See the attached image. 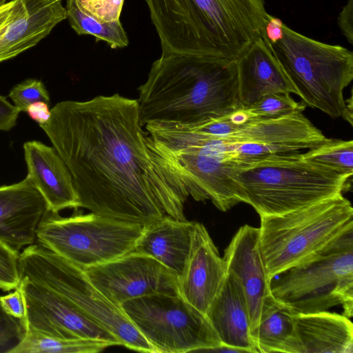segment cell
<instances>
[{
  "mask_svg": "<svg viewBox=\"0 0 353 353\" xmlns=\"http://www.w3.org/2000/svg\"><path fill=\"white\" fill-rule=\"evenodd\" d=\"M121 307L155 353L206 352L221 344L208 317L178 292L138 297Z\"/></svg>",
  "mask_w": 353,
  "mask_h": 353,
  "instance_id": "11",
  "label": "cell"
},
{
  "mask_svg": "<svg viewBox=\"0 0 353 353\" xmlns=\"http://www.w3.org/2000/svg\"><path fill=\"white\" fill-rule=\"evenodd\" d=\"M206 352H221V353H223H223H227V352L243 353V352H244L243 350H241L240 349H238V348H236L234 347H231V346H228V345H226L224 344H221L219 346H216L215 347H213L212 349L207 350Z\"/></svg>",
  "mask_w": 353,
  "mask_h": 353,
  "instance_id": "39",
  "label": "cell"
},
{
  "mask_svg": "<svg viewBox=\"0 0 353 353\" xmlns=\"http://www.w3.org/2000/svg\"><path fill=\"white\" fill-rule=\"evenodd\" d=\"M4 310L12 316L26 323V310L23 294L19 288L6 295L0 296Z\"/></svg>",
  "mask_w": 353,
  "mask_h": 353,
  "instance_id": "33",
  "label": "cell"
},
{
  "mask_svg": "<svg viewBox=\"0 0 353 353\" xmlns=\"http://www.w3.org/2000/svg\"><path fill=\"white\" fill-rule=\"evenodd\" d=\"M161 55L236 61L265 33L264 0H145Z\"/></svg>",
  "mask_w": 353,
  "mask_h": 353,
  "instance_id": "3",
  "label": "cell"
},
{
  "mask_svg": "<svg viewBox=\"0 0 353 353\" xmlns=\"http://www.w3.org/2000/svg\"><path fill=\"white\" fill-rule=\"evenodd\" d=\"M23 6L22 0H11L0 8V30L15 17Z\"/></svg>",
  "mask_w": 353,
  "mask_h": 353,
  "instance_id": "37",
  "label": "cell"
},
{
  "mask_svg": "<svg viewBox=\"0 0 353 353\" xmlns=\"http://www.w3.org/2000/svg\"><path fill=\"white\" fill-rule=\"evenodd\" d=\"M83 270L90 282L119 307L143 296L178 292L173 272L154 258L134 251Z\"/></svg>",
  "mask_w": 353,
  "mask_h": 353,
  "instance_id": "12",
  "label": "cell"
},
{
  "mask_svg": "<svg viewBox=\"0 0 353 353\" xmlns=\"http://www.w3.org/2000/svg\"><path fill=\"white\" fill-rule=\"evenodd\" d=\"M306 105L297 103L290 94H272L261 97L252 105L243 107L252 119H274L303 112Z\"/></svg>",
  "mask_w": 353,
  "mask_h": 353,
  "instance_id": "28",
  "label": "cell"
},
{
  "mask_svg": "<svg viewBox=\"0 0 353 353\" xmlns=\"http://www.w3.org/2000/svg\"><path fill=\"white\" fill-rule=\"evenodd\" d=\"M28 176L54 213L79 208L72 175L56 150L37 141L23 144Z\"/></svg>",
  "mask_w": 353,
  "mask_h": 353,
  "instance_id": "19",
  "label": "cell"
},
{
  "mask_svg": "<svg viewBox=\"0 0 353 353\" xmlns=\"http://www.w3.org/2000/svg\"><path fill=\"white\" fill-rule=\"evenodd\" d=\"M48 105L43 101L36 102L30 105L26 112L39 125H43L49 120L51 115Z\"/></svg>",
  "mask_w": 353,
  "mask_h": 353,
  "instance_id": "36",
  "label": "cell"
},
{
  "mask_svg": "<svg viewBox=\"0 0 353 353\" xmlns=\"http://www.w3.org/2000/svg\"><path fill=\"white\" fill-rule=\"evenodd\" d=\"M17 288L25 301L26 326L52 336L97 339L121 345L114 335L52 290L25 278Z\"/></svg>",
  "mask_w": 353,
  "mask_h": 353,
  "instance_id": "14",
  "label": "cell"
},
{
  "mask_svg": "<svg viewBox=\"0 0 353 353\" xmlns=\"http://www.w3.org/2000/svg\"><path fill=\"white\" fill-rule=\"evenodd\" d=\"M227 271L240 281L247 299L251 335L260 321L263 307L272 298L270 280L259 246V228L241 226L225 249L223 257Z\"/></svg>",
  "mask_w": 353,
  "mask_h": 353,
  "instance_id": "16",
  "label": "cell"
},
{
  "mask_svg": "<svg viewBox=\"0 0 353 353\" xmlns=\"http://www.w3.org/2000/svg\"><path fill=\"white\" fill-rule=\"evenodd\" d=\"M23 6L0 30V63L36 46L67 18L61 0H22Z\"/></svg>",
  "mask_w": 353,
  "mask_h": 353,
  "instance_id": "20",
  "label": "cell"
},
{
  "mask_svg": "<svg viewBox=\"0 0 353 353\" xmlns=\"http://www.w3.org/2000/svg\"><path fill=\"white\" fill-rule=\"evenodd\" d=\"M50 112L39 126L72 175L79 208L143 224L186 220L189 194L150 147L137 99L99 95L59 102Z\"/></svg>",
  "mask_w": 353,
  "mask_h": 353,
  "instance_id": "1",
  "label": "cell"
},
{
  "mask_svg": "<svg viewBox=\"0 0 353 353\" xmlns=\"http://www.w3.org/2000/svg\"><path fill=\"white\" fill-rule=\"evenodd\" d=\"M48 210L28 175L18 183L0 186V242L17 253L35 243L37 229Z\"/></svg>",
  "mask_w": 353,
  "mask_h": 353,
  "instance_id": "17",
  "label": "cell"
},
{
  "mask_svg": "<svg viewBox=\"0 0 353 353\" xmlns=\"http://www.w3.org/2000/svg\"><path fill=\"white\" fill-rule=\"evenodd\" d=\"M26 324L10 315L0 301V348L8 352L23 337Z\"/></svg>",
  "mask_w": 353,
  "mask_h": 353,
  "instance_id": "32",
  "label": "cell"
},
{
  "mask_svg": "<svg viewBox=\"0 0 353 353\" xmlns=\"http://www.w3.org/2000/svg\"><path fill=\"white\" fill-rule=\"evenodd\" d=\"M260 218L259 246L270 281L310 259L353 228V208L343 194L290 212Z\"/></svg>",
  "mask_w": 353,
  "mask_h": 353,
  "instance_id": "6",
  "label": "cell"
},
{
  "mask_svg": "<svg viewBox=\"0 0 353 353\" xmlns=\"http://www.w3.org/2000/svg\"><path fill=\"white\" fill-rule=\"evenodd\" d=\"M139 121L192 125L241 108L236 61L194 55H161L138 88Z\"/></svg>",
  "mask_w": 353,
  "mask_h": 353,
  "instance_id": "2",
  "label": "cell"
},
{
  "mask_svg": "<svg viewBox=\"0 0 353 353\" xmlns=\"http://www.w3.org/2000/svg\"><path fill=\"white\" fill-rule=\"evenodd\" d=\"M144 225L94 212L61 217L48 210L36 242L85 269L134 251Z\"/></svg>",
  "mask_w": 353,
  "mask_h": 353,
  "instance_id": "10",
  "label": "cell"
},
{
  "mask_svg": "<svg viewBox=\"0 0 353 353\" xmlns=\"http://www.w3.org/2000/svg\"><path fill=\"white\" fill-rule=\"evenodd\" d=\"M350 179L307 161L297 152L241 161L234 174L241 202L260 216L285 214L343 194Z\"/></svg>",
  "mask_w": 353,
  "mask_h": 353,
  "instance_id": "4",
  "label": "cell"
},
{
  "mask_svg": "<svg viewBox=\"0 0 353 353\" xmlns=\"http://www.w3.org/2000/svg\"><path fill=\"white\" fill-rule=\"evenodd\" d=\"M283 26V23L280 19L269 14L265 27V36L271 43H274L282 38Z\"/></svg>",
  "mask_w": 353,
  "mask_h": 353,
  "instance_id": "38",
  "label": "cell"
},
{
  "mask_svg": "<svg viewBox=\"0 0 353 353\" xmlns=\"http://www.w3.org/2000/svg\"><path fill=\"white\" fill-rule=\"evenodd\" d=\"M112 345L91 339H63L49 336L26 326L21 340L8 353H96Z\"/></svg>",
  "mask_w": 353,
  "mask_h": 353,
  "instance_id": "25",
  "label": "cell"
},
{
  "mask_svg": "<svg viewBox=\"0 0 353 353\" xmlns=\"http://www.w3.org/2000/svg\"><path fill=\"white\" fill-rule=\"evenodd\" d=\"M299 353H352L353 325L343 314L322 311L294 314Z\"/></svg>",
  "mask_w": 353,
  "mask_h": 353,
  "instance_id": "23",
  "label": "cell"
},
{
  "mask_svg": "<svg viewBox=\"0 0 353 353\" xmlns=\"http://www.w3.org/2000/svg\"><path fill=\"white\" fill-rule=\"evenodd\" d=\"M236 64L241 107L272 94L297 95L265 33L236 60Z\"/></svg>",
  "mask_w": 353,
  "mask_h": 353,
  "instance_id": "18",
  "label": "cell"
},
{
  "mask_svg": "<svg viewBox=\"0 0 353 353\" xmlns=\"http://www.w3.org/2000/svg\"><path fill=\"white\" fill-rule=\"evenodd\" d=\"M346 110L343 119L347 121L350 125H352V97L345 101Z\"/></svg>",
  "mask_w": 353,
  "mask_h": 353,
  "instance_id": "40",
  "label": "cell"
},
{
  "mask_svg": "<svg viewBox=\"0 0 353 353\" xmlns=\"http://www.w3.org/2000/svg\"><path fill=\"white\" fill-rule=\"evenodd\" d=\"M20 111L8 99L0 95V130L8 131L17 123Z\"/></svg>",
  "mask_w": 353,
  "mask_h": 353,
  "instance_id": "34",
  "label": "cell"
},
{
  "mask_svg": "<svg viewBox=\"0 0 353 353\" xmlns=\"http://www.w3.org/2000/svg\"><path fill=\"white\" fill-rule=\"evenodd\" d=\"M19 253L0 242V290L3 292L11 291L19 285Z\"/></svg>",
  "mask_w": 353,
  "mask_h": 353,
  "instance_id": "31",
  "label": "cell"
},
{
  "mask_svg": "<svg viewBox=\"0 0 353 353\" xmlns=\"http://www.w3.org/2000/svg\"><path fill=\"white\" fill-rule=\"evenodd\" d=\"M8 97L20 112H26L28 107L36 102L43 101L49 104L50 96L42 81L26 79L14 86Z\"/></svg>",
  "mask_w": 353,
  "mask_h": 353,
  "instance_id": "29",
  "label": "cell"
},
{
  "mask_svg": "<svg viewBox=\"0 0 353 353\" xmlns=\"http://www.w3.org/2000/svg\"><path fill=\"white\" fill-rule=\"evenodd\" d=\"M225 138L232 143L238 163L271 154L310 149L328 139L302 112L274 119H251Z\"/></svg>",
  "mask_w": 353,
  "mask_h": 353,
  "instance_id": "13",
  "label": "cell"
},
{
  "mask_svg": "<svg viewBox=\"0 0 353 353\" xmlns=\"http://www.w3.org/2000/svg\"><path fill=\"white\" fill-rule=\"evenodd\" d=\"M221 344L244 352H257L251 335L247 299L239 279L230 272L206 314Z\"/></svg>",
  "mask_w": 353,
  "mask_h": 353,
  "instance_id": "21",
  "label": "cell"
},
{
  "mask_svg": "<svg viewBox=\"0 0 353 353\" xmlns=\"http://www.w3.org/2000/svg\"><path fill=\"white\" fill-rule=\"evenodd\" d=\"M271 44L303 102L332 118H343V91L353 79L352 52L309 38L285 23L282 38Z\"/></svg>",
  "mask_w": 353,
  "mask_h": 353,
  "instance_id": "8",
  "label": "cell"
},
{
  "mask_svg": "<svg viewBox=\"0 0 353 353\" xmlns=\"http://www.w3.org/2000/svg\"><path fill=\"white\" fill-rule=\"evenodd\" d=\"M66 16L72 28L79 35L90 34L96 41H105L111 48L128 46V37L120 20L101 22L83 12L75 0H67Z\"/></svg>",
  "mask_w": 353,
  "mask_h": 353,
  "instance_id": "26",
  "label": "cell"
},
{
  "mask_svg": "<svg viewBox=\"0 0 353 353\" xmlns=\"http://www.w3.org/2000/svg\"><path fill=\"white\" fill-rule=\"evenodd\" d=\"M144 127L150 147L179 177L189 196L197 201L210 199L223 212L241 202L234 180L238 163L225 138L174 123H151Z\"/></svg>",
  "mask_w": 353,
  "mask_h": 353,
  "instance_id": "5",
  "label": "cell"
},
{
  "mask_svg": "<svg viewBox=\"0 0 353 353\" xmlns=\"http://www.w3.org/2000/svg\"><path fill=\"white\" fill-rule=\"evenodd\" d=\"M227 267L205 227L194 222L189 256L177 278L178 293L206 316L227 275Z\"/></svg>",
  "mask_w": 353,
  "mask_h": 353,
  "instance_id": "15",
  "label": "cell"
},
{
  "mask_svg": "<svg viewBox=\"0 0 353 353\" xmlns=\"http://www.w3.org/2000/svg\"><path fill=\"white\" fill-rule=\"evenodd\" d=\"M294 314L273 297L266 302L252 333L257 352L299 353Z\"/></svg>",
  "mask_w": 353,
  "mask_h": 353,
  "instance_id": "24",
  "label": "cell"
},
{
  "mask_svg": "<svg viewBox=\"0 0 353 353\" xmlns=\"http://www.w3.org/2000/svg\"><path fill=\"white\" fill-rule=\"evenodd\" d=\"M20 278L27 279L60 294L103 327L120 345L138 352L155 353L126 316L88 279L83 268L39 243L19 253Z\"/></svg>",
  "mask_w": 353,
  "mask_h": 353,
  "instance_id": "9",
  "label": "cell"
},
{
  "mask_svg": "<svg viewBox=\"0 0 353 353\" xmlns=\"http://www.w3.org/2000/svg\"><path fill=\"white\" fill-rule=\"evenodd\" d=\"M352 19L353 0H348L339 14L337 23L342 34L351 44L353 43Z\"/></svg>",
  "mask_w": 353,
  "mask_h": 353,
  "instance_id": "35",
  "label": "cell"
},
{
  "mask_svg": "<svg viewBox=\"0 0 353 353\" xmlns=\"http://www.w3.org/2000/svg\"><path fill=\"white\" fill-rule=\"evenodd\" d=\"M194 223L168 215L146 223L134 251L154 258L178 278L189 256Z\"/></svg>",
  "mask_w": 353,
  "mask_h": 353,
  "instance_id": "22",
  "label": "cell"
},
{
  "mask_svg": "<svg viewBox=\"0 0 353 353\" xmlns=\"http://www.w3.org/2000/svg\"><path fill=\"white\" fill-rule=\"evenodd\" d=\"M273 299L293 314H307L341 305L353 314V228L345 231L310 259L270 281Z\"/></svg>",
  "mask_w": 353,
  "mask_h": 353,
  "instance_id": "7",
  "label": "cell"
},
{
  "mask_svg": "<svg viewBox=\"0 0 353 353\" xmlns=\"http://www.w3.org/2000/svg\"><path fill=\"white\" fill-rule=\"evenodd\" d=\"M78 8L87 15L101 22L120 20L124 0H75Z\"/></svg>",
  "mask_w": 353,
  "mask_h": 353,
  "instance_id": "30",
  "label": "cell"
},
{
  "mask_svg": "<svg viewBox=\"0 0 353 353\" xmlns=\"http://www.w3.org/2000/svg\"><path fill=\"white\" fill-rule=\"evenodd\" d=\"M6 1L7 0H0V8L6 4L7 3Z\"/></svg>",
  "mask_w": 353,
  "mask_h": 353,
  "instance_id": "41",
  "label": "cell"
},
{
  "mask_svg": "<svg viewBox=\"0 0 353 353\" xmlns=\"http://www.w3.org/2000/svg\"><path fill=\"white\" fill-rule=\"evenodd\" d=\"M305 160L344 176L353 174V141L327 139L321 145L303 153Z\"/></svg>",
  "mask_w": 353,
  "mask_h": 353,
  "instance_id": "27",
  "label": "cell"
}]
</instances>
